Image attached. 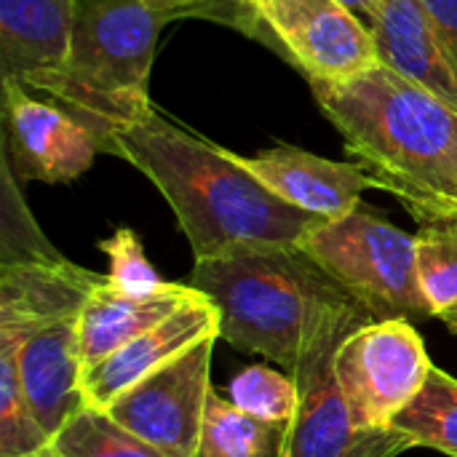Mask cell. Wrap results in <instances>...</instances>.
Wrapping results in <instances>:
<instances>
[{"instance_id": "cell-16", "label": "cell", "mask_w": 457, "mask_h": 457, "mask_svg": "<svg viewBox=\"0 0 457 457\" xmlns=\"http://www.w3.org/2000/svg\"><path fill=\"white\" fill-rule=\"evenodd\" d=\"M104 278L64 257L0 265V335H27L40 324L80 316Z\"/></svg>"}, {"instance_id": "cell-20", "label": "cell", "mask_w": 457, "mask_h": 457, "mask_svg": "<svg viewBox=\"0 0 457 457\" xmlns=\"http://www.w3.org/2000/svg\"><path fill=\"white\" fill-rule=\"evenodd\" d=\"M21 457H166L115 423L107 410L83 404L37 453Z\"/></svg>"}, {"instance_id": "cell-6", "label": "cell", "mask_w": 457, "mask_h": 457, "mask_svg": "<svg viewBox=\"0 0 457 457\" xmlns=\"http://www.w3.org/2000/svg\"><path fill=\"white\" fill-rule=\"evenodd\" d=\"M431 370L410 319L361 324L335 351V380L359 428H391Z\"/></svg>"}, {"instance_id": "cell-7", "label": "cell", "mask_w": 457, "mask_h": 457, "mask_svg": "<svg viewBox=\"0 0 457 457\" xmlns=\"http://www.w3.org/2000/svg\"><path fill=\"white\" fill-rule=\"evenodd\" d=\"M254 24L313 83H343L383 64L370 24L337 0H249Z\"/></svg>"}, {"instance_id": "cell-24", "label": "cell", "mask_w": 457, "mask_h": 457, "mask_svg": "<svg viewBox=\"0 0 457 457\" xmlns=\"http://www.w3.org/2000/svg\"><path fill=\"white\" fill-rule=\"evenodd\" d=\"M48 434L32 415L16 364L0 353V457H21L48 445Z\"/></svg>"}, {"instance_id": "cell-12", "label": "cell", "mask_w": 457, "mask_h": 457, "mask_svg": "<svg viewBox=\"0 0 457 457\" xmlns=\"http://www.w3.org/2000/svg\"><path fill=\"white\" fill-rule=\"evenodd\" d=\"M212 335H220V313L206 295L195 292L171 316L83 370L80 386L86 404L107 410L139 380L155 375Z\"/></svg>"}, {"instance_id": "cell-28", "label": "cell", "mask_w": 457, "mask_h": 457, "mask_svg": "<svg viewBox=\"0 0 457 457\" xmlns=\"http://www.w3.org/2000/svg\"><path fill=\"white\" fill-rule=\"evenodd\" d=\"M337 3L348 5V8H351V11H356L361 19H367V13L372 11V5H375L378 0H337Z\"/></svg>"}, {"instance_id": "cell-11", "label": "cell", "mask_w": 457, "mask_h": 457, "mask_svg": "<svg viewBox=\"0 0 457 457\" xmlns=\"http://www.w3.org/2000/svg\"><path fill=\"white\" fill-rule=\"evenodd\" d=\"M78 324L80 316H64L27 335H0V353L13 359L32 415L48 436L86 404Z\"/></svg>"}, {"instance_id": "cell-26", "label": "cell", "mask_w": 457, "mask_h": 457, "mask_svg": "<svg viewBox=\"0 0 457 457\" xmlns=\"http://www.w3.org/2000/svg\"><path fill=\"white\" fill-rule=\"evenodd\" d=\"M158 8H163L171 19L177 16H225L236 24L254 21L246 11L244 0H153Z\"/></svg>"}, {"instance_id": "cell-2", "label": "cell", "mask_w": 457, "mask_h": 457, "mask_svg": "<svg viewBox=\"0 0 457 457\" xmlns=\"http://www.w3.org/2000/svg\"><path fill=\"white\" fill-rule=\"evenodd\" d=\"M220 313V340L260 353L289 375L329 337L375 316L303 246H238L195 260L187 281Z\"/></svg>"}, {"instance_id": "cell-18", "label": "cell", "mask_w": 457, "mask_h": 457, "mask_svg": "<svg viewBox=\"0 0 457 457\" xmlns=\"http://www.w3.org/2000/svg\"><path fill=\"white\" fill-rule=\"evenodd\" d=\"M418 225L415 244L423 297L431 316L457 335V206L436 212Z\"/></svg>"}, {"instance_id": "cell-27", "label": "cell", "mask_w": 457, "mask_h": 457, "mask_svg": "<svg viewBox=\"0 0 457 457\" xmlns=\"http://www.w3.org/2000/svg\"><path fill=\"white\" fill-rule=\"evenodd\" d=\"M420 5L426 8L439 37L457 62V0H420Z\"/></svg>"}, {"instance_id": "cell-23", "label": "cell", "mask_w": 457, "mask_h": 457, "mask_svg": "<svg viewBox=\"0 0 457 457\" xmlns=\"http://www.w3.org/2000/svg\"><path fill=\"white\" fill-rule=\"evenodd\" d=\"M228 399L238 410L260 420L289 423L295 418L300 394H297V383L292 375H281L273 367L254 364L233 378L228 388Z\"/></svg>"}, {"instance_id": "cell-10", "label": "cell", "mask_w": 457, "mask_h": 457, "mask_svg": "<svg viewBox=\"0 0 457 457\" xmlns=\"http://www.w3.org/2000/svg\"><path fill=\"white\" fill-rule=\"evenodd\" d=\"M3 155L19 179L64 185L102 153L88 126L13 78H3Z\"/></svg>"}, {"instance_id": "cell-8", "label": "cell", "mask_w": 457, "mask_h": 457, "mask_svg": "<svg viewBox=\"0 0 457 457\" xmlns=\"http://www.w3.org/2000/svg\"><path fill=\"white\" fill-rule=\"evenodd\" d=\"M220 335L185 351L179 359L118 396L107 415L166 457H195L206 402L212 394V356Z\"/></svg>"}, {"instance_id": "cell-9", "label": "cell", "mask_w": 457, "mask_h": 457, "mask_svg": "<svg viewBox=\"0 0 457 457\" xmlns=\"http://www.w3.org/2000/svg\"><path fill=\"white\" fill-rule=\"evenodd\" d=\"M345 337L324 340L292 372L300 399L281 457H396L415 447L396 428H359L353 423L335 380V351Z\"/></svg>"}, {"instance_id": "cell-17", "label": "cell", "mask_w": 457, "mask_h": 457, "mask_svg": "<svg viewBox=\"0 0 457 457\" xmlns=\"http://www.w3.org/2000/svg\"><path fill=\"white\" fill-rule=\"evenodd\" d=\"M198 289L190 284H169L155 295H126L115 289L107 278L88 295L80 311V356L83 370L110 356L115 348L155 327L166 316H171L185 300H190Z\"/></svg>"}, {"instance_id": "cell-5", "label": "cell", "mask_w": 457, "mask_h": 457, "mask_svg": "<svg viewBox=\"0 0 457 457\" xmlns=\"http://www.w3.org/2000/svg\"><path fill=\"white\" fill-rule=\"evenodd\" d=\"M300 246L340 281L372 316L428 319L431 308L420 289L415 236L388 220L356 206L340 220H327L311 230Z\"/></svg>"}, {"instance_id": "cell-4", "label": "cell", "mask_w": 457, "mask_h": 457, "mask_svg": "<svg viewBox=\"0 0 457 457\" xmlns=\"http://www.w3.org/2000/svg\"><path fill=\"white\" fill-rule=\"evenodd\" d=\"M153 0H78L67 64L35 91L64 107L110 153L115 137L153 110L147 80L161 27Z\"/></svg>"}, {"instance_id": "cell-29", "label": "cell", "mask_w": 457, "mask_h": 457, "mask_svg": "<svg viewBox=\"0 0 457 457\" xmlns=\"http://www.w3.org/2000/svg\"><path fill=\"white\" fill-rule=\"evenodd\" d=\"M244 3H249V0H244ZM246 11H249V8H246Z\"/></svg>"}, {"instance_id": "cell-1", "label": "cell", "mask_w": 457, "mask_h": 457, "mask_svg": "<svg viewBox=\"0 0 457 457\" xmlns=\"http://www.w3.org/2000/svg\"><path fill=\"white\" fill-rule=\"evenodd\" d=\"M110 153L137 166L161 190L195 260L238 246H300L327 222L278 198L225 147L166 120L155 107L123 129Z\"/></svg>"}, {"instance_id": "cell-3", "label": "cell", "mask_w": 457, "mask_h": 457, "mask_svg": "<svg viewBox=\"0 0 457 457\" xmlns=\"http://www.w3.org/2000/svg\"><path fill=\"white\" fill-rule=\"evenodd\" d=\"M351 155L420 222L457 206V107L388 64L313 83Z\"/></svg>"}, {"instance_id": "cell-19", "label": "cell", "mask_w": 457, "mask_h": 457, "mask_svg": "<svg viewBox=\"0 0 457 457\" xmlns=\"http://www.w3.org/2000/svg\"><path fill=\"white\" fill-rule=\"evenodd\" d=\"M287 426L260 420L212 388L195 457H281Z\"/></svg>"}, {"instance_id": "cell-15", "label": "cell", "mask_w": 457, "mask_h": 457, "mask_svg": "<svg viewBox=\"0 0 457 457\" xmlns=\"http://www.w3.org/2000/svg\"><path fill=\"white\" fill-rule=\"evenodd\" d=\"M367 24L383 64L457 107V62L420 0H378Z\"/></svg>"}, {"instance_id": "cell-14", "label": "cell", "mask_w": 457, "mask_h": 457, "mask_svg": "<svg viewBox=\"0 0 457 457\" xmlns=\"http://www.w3.org/2000/svg\"><path fill=\"white\" fill-rule=\"evenodd\" d=\"M78 0H0V70L35 91L70 56Z\"/></svg>"}, {"instance_id": "cell-21", "label": "cell", "mask_w": 457, "mask_h": 457, "mask_svg": "<svg viewBox=\"0 0 457 457\" xmlns=\"http://www.w3.org/2000/svg\"><path fill=\"white\" fill-rule=\"evenodd\" d=\"M391 428L415 447H431L457 457V380L434 367L418 396L394 418Z\"/></svg>"}, {"instance_id": "cell-22", "label": "cell", "mask_w": 457, "mask_h": 457, "mask_svg": "<svg viewBox=\"0 0 457 457\" xmlns=\"http://www.w3.org/2000/svg\"><path fill=\"white\" fill-rule=\"evenodd\" d=\"M3 190H0V265L13 262H48L62 260V254L48 244L43 230L35 225L21 193L19 177L13 174L8 158L3 155Z\"/></svg>"}, {"instance_id": "cell-25", "label": "cell", "mask_w": 457, "mask_h": 457, "mask_svg": "<svg viewBox=\"0 0 457 457\" xmlns=\"http://www.w3.org/2000/svg\"><path fill=\"white\" fill-rule=\"evenodd\" d=\"M99 249L110 257L107 281L115 289L145 297L169 287V281H163L158 270L150 265V260L145 257L142 241L137 238L131 228H118L110 238L99 241Z\"/></svg>"}, {"instance_id": "cell-13", "label": "cell", "mask_w": 457, "mask_h": 457, "mask_svg": "<svg viewBox=\"0 0 457 457\" xmlns=\"http://www.w3.org/2000/svg\"><path fill=\"white\" fill-rule=\"evenodd\" d=\"M228 153L278 198L321 220H340L351 214L361 206V193L367 187H380L361 163L327 161L289 145H278L254 158L236 155L233 150Z\"/></svg>"}]
</instances>
